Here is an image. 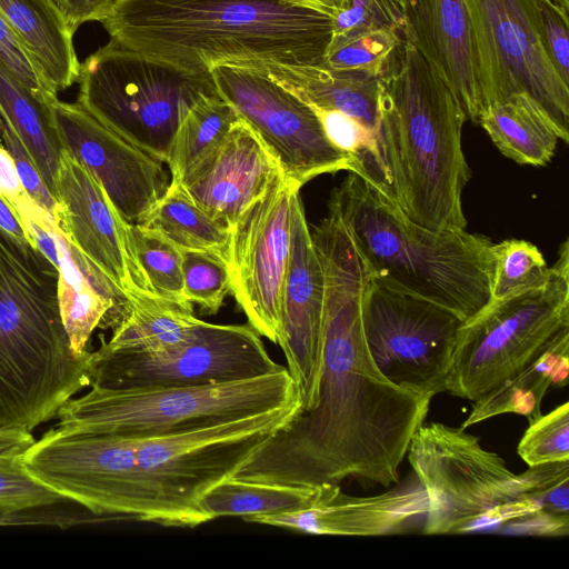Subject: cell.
<instances>
[{"label": "cell", "mask_w": 569, "mask_h": 569, "mask_svg": "<svg viewBox=\"0 0 569 569\" xmlns=\"http://www.w3.org/2000/svg\"><path fill=\"white\" fill-rule=\"evenodd\" d=\"M311 236L325 281L317 401L264 440L231 477L303 487L352 477L363 486L389 487L398 481L432 396L396 386L371 359L362 326L371 273L335 208Z\"/></svg>", "instance_id": "cell-1"}, {"label": "cell", "mask_w": 569, "mask_h": 569, "mask_svg": "<svg viewBox=\"0 0 569 569\" xmlns=\"http://www.w3.org/2000/svg\"><path fill=\"white\" fill-rule=\"evenodd\" d=\"M110 40L189 71L216 64H320L333 18L287 0H124Z\"/></svg>", "instance_id": "cell-2"}, {"label": "cell", "mask_w": 569, "mask_h": 569, "mask_svg": "<svg viewBox=\"0 0 569 569\" xmlns=\"http://www.w3.org/2000/svg\"><path fill=\"white\" fill-rule=\"evenodd\" d=\"M408 460L425 490L422 533H569V461L511 472L478 437L440 422L421 425Z\"/></svg>", "instance_id": "cell-3"}, {"label": "cell", "mask_w": 569, "mask_h": 569, "mask_svg": "<svg viewBox=\"0 0 569 569\" xmlns=\"http://www.w3.org/2000/svg\"><path fill=\"white\" fill-rule=\"evenodd\" d=\"M468 120L456 94L402 39L380 78L377 149L383 196L426 228L466 229L462 192L471 170L462 149Z\"/></svg>", "instance_id": "cell-4"}, {"label": "cell", "mask_w": 569, "mask_h": 569, "mask_svg": "<svg viewBox=\"0 0 569 569\" xmlns=\"http://www.w3.org/2000/svg\"><path fill=\"white\" fill-rule=\"evenodd\" d=\"M59 272L29 242L0 229V428L32 431L90 386L60 316Z\"/></svg>", "instance_id": "cell-5"}, {"label": "cell", "mask_w": 569, "mask_h": 569, "mask_svg": "<svg viewBox=\"0 0 569 569\" xmlns=\"http://www.w3.org/2000/svg\"><path fill=\"white\" fill-rule=\"evenodd\" d=\"M328 203L378 281L437 303L463 321L490 301L495 258L488 237L420 226L352 172Z\"/></svg>", "instance_id": "cell-6"}, {"label": "cell", "mask_w": 569, "mask_h": 569, "mask_svg": "<svg viewBox=\"0 0 569 569\" xmlns=\"http://www.w3.org/2000/svg\"><path fill=\"white\" fill-rule=\"evenodd\" d=\"M301 403L286 367L267 375L217 385L106 389L72 398L56 427L76 432L157 437L219 425Z\"/></svg>", "instance_id": "cell-7"}, {"label": "cell", "mask_w": 569, "mask_h": 569, "mask_svg": "<svg viewBox=\"0 0 569 569\" xmlns=\"http://www.w3.org/2000/svg\"><path fill=\"white\" fill-rule=\"evenodd\" d=\"M78 83L83 109L164 162L188 110L217 93L209 71L181 69L111 40L81 62Z\"/></svg>", "instance_id": "cell-8"}, {"label": "cell", "mask_w": 569, "mask_h": 569, "mask_svg": "<svg viewBox=\"0 0 569 569\" xmlns=\"http://www.w3.org/2000/svg\"><path fill=\"white\" fill-rule=\"evenodd\" d=\"M569 330V244L541 286L490 300L458 328L446 392L470 401L535 360Z\"/></svg>", "instance_id": "cell-9"}, {"label": "cell", "mask_w": 569, "mask_h": 569, "mask_svg": "<svg viewBox=\"0 0 569 569\" xmlns=\"http://www.w3.org/2000/svg\"><path fill=\"white\" fill-rule=\"evenodd\" d=\"M300 408L292 403L194 430L134 438L137 467L156 523L192 528L208 522L199 506L202 496L231 477Z\"/></svg>", "instance_id": "cell-10"}, {"label": "cell", "mask_w": 569, "mask_h": 569, "mask_svg": "<svg viewBox=\"0 0 569 569\" xmlns=\"http://www.w3.org/2000/svg\"><path fill=\"white\" fill-rule=\"evenodd\" d=\"M482 110L528 93L569 141V84L542 43L538 0H466ZM482 112V111H481Z\"/></svg>", "instance_id": "cell-11"}, {"label": "cell", "mask_w": 569, "mask_h": 569, "mask_svg": "<svg viewBox=\"0 0 569 569\" xmlns=\"http://www.w3.org/2000/svg\"><path fill=\"white\" fill-rule=\"evenodd\" d=\"M21 460L37 480L94 516L156 523L153 506L139 476L133 437L54 426Z\"/></svg>", "instance_id": "cell-12"}, {"label": "cell", "mask_w": 569, "mask_h": 569, "mask_svg": "<svg viewBox=\"0 0 569 569\" xmlns=\"http://www.w3.org/2000/svg\"><path fill=\"white\" fill-rule=\"evenodd\" d=\"M249 325L202 321L189 341L160 352H90V387L137 389L217 385L283 368Z\"/></svg>", "instance_id": "cell-13"}, {"label": "cell", "mask_w": 569, "mask_h": 569, "mask_svg": "<svg viewBox=\"0 0 569 569\" xmlns=\"http://www.w3.org/2000/svg\"><path fill=\"white\" fill-rule=\"evenodd\" d=\"M452 311L391 288L371 276L362 308L363 335L379 371L407 390L446 392L458 328Z\"/></svg>", "instance_id": "cell-14"}, {"label": "cell", "mask_w": 569, "mask_h": 569, "mask_svg": "<svg viewBox=\"0 0 569 569\" xmlns=\"http://www.w3.org/2000/svg\"><path fill=\"white\" fill-rule=\"evenodd\" d=\"M218 94L237 111L300 189L313 178L351 172L348 154L326 136L315 110L256 66L216 64L209 69Z\"/></svg>", "instance_id": "cell-15"}, {"label": "cell", "mask_w": 569, "mask_h": 569, "mask_svg": "<svg viewBox=\"0 0 569 569\" xmlns=\"http://www.w3.org/2000/svg\"><path fill=\"white\" fill-rule=\"evenodd\" d=\"M299 190L277 172L230 228V292L248 325L274 343L290 254L291 206Z\"/></svg>", "instance_id": "cell-16"}, {"label": "cell", "mask_w": 569, "mask_h": 569, "mask_svg": "<svg viewBox=\"0 0 569 569\" xmlns=\"http://www.w3.org/2000/svg\"><path fill=\"white\" fill-rule=\"evenodd\" d=\"M53 220L67 240L131 302L153 297L131 238V223L118 212L102 186L63 149L54 180Z\"/></svg>", "instance_id": "cell-17"}, {"label": "cell", "mask_w": 569, "mask_h": 569, "mask_svg": "<svg viewBox=\"0 0 569 569\" xmlns=\"http://www.w3.org/2000/svg\"><path fill=\"white\" fill-rule=\"evenodd\" d=\"M54 126L67 149L102 186L129 223H141L166 194V162L116 133L78 102H50Z\"/></svg>", "instance_id": "cell-18"}, {"label": "cell", "mask_w": 569, "mask_h": 569, "mask_svg": "<svg viewBox=\"0 0 569 569\" xmlns=\"http://www.w3.org/2000/svg\"><path fill=\"white\" fill-rule=\"evenodd\" d=\"M290 236L277 343L306 411L317 401L322 370L325 281L299 192L292 199Z\"/></svg>", "instance_id": "cell-19"}, {"label": "cell", "mask_w": 569, "mask_h": 569, "mask_svg": "<svg viewBox=\"0 0 569 569\" xmlns=\"http://www.w3.org/2000/svg\"><path fill=\"white\" fill-rule=\"evenodd\" d=\"M423 488L410 482L372 497H353L339 485H320L312 501L299 509L254 516L244 521L308 535L385 536L403 533L426 519Z\"/></svg>", "instance_id": "cell-20"}, {"label": "cell", "mask_w": 569, "mask_h": 569, "mask_svg": "<svg viewBox=\"0 0 569 569\" xmlns=\"http://www.w3.org/2000/svg\"><path fill=\"white\" fill-rule=\"evenodd\" d=\"M280 171L252 129L240 118L228 134L176 182L207 214L231 228Z\"/></svg>", "instance_id": "cell-21"}, {"label": "cell", "mask_w": 569, "mask_h": 569, "mask_svg": "<svg viewBox=\"0 0 569 569\" xmlns=\"http://www.w3.org/2000/svg\"><path fill=\"white\" fill-rule=\"evenodd\" d=\"M402 39L427 60L472 122L482 111L466 0H407Z\"/></svg>", "instance_id": "cell-22"}, {"label": "cell", "mask_w": 569, "mask_h": 569, "mask_svg": "<svg viewBox=\"0 0 569 569\" xmlns=\"http://www.w3.org/2000/svg\"><path fill=\"white\" fill-rule=\"evenodd\" d=\"M256 67L310 107L342 112L376 136L381 76L361 69H333L325 63Z\"/></svg>", "instance_id": "cell-23"}, {"label": "cell", "mask_w": 569, "mask_h": 569, "mask_svg": "<svg viewBox=\"0 0 569 569\" xmlns=\"http://www.w3.org/2000/svg\"><path fill=\"white\" fill-rule=\"evenodd\" d=\"M0 12L57 92L79 81L74 33L49 0H0Z\"/></svg>", "instance_id": "cell-24"}, {"label": "cell", "mask_w": 569, "mask_h": 569, "mask_svg": "<svg viewBox=\"0 0 569 569\" xmlns=\"http://www.w3.org/2000/svg\"><path fill=\"white\" fill-rule=\"evenodd\" d=\"M569 330L559 335L535 360L516 375L473 401L460 428L502 413L526 416L531 422L541 416V402L551 388L567 386Z\"/></svg>", "instance_id": "cell-25"}, {"label": "cell", "mask_w": 569, "mask_h": 569, "mask_svg": "<svg viewBox=\"0 0 569 569\" xmlns=\"http://www.w3.org/2000/svg\"><path fill=\"white\" fill-rule=\"evenodd\" d=\"M477 123L505 157L519 164L546 166L559 140L548 116L525 92L489 104Z\"/></svg>", "instance_id": "cell-26"}, {"label": "cell", "mask_w": 569, "mask_h": 569, "mask_svg": "<svg viewBox=\"0 0 569 569\" xmlns=\"http://www.w3.org/2000/svg\"><path fill=\"white\" fill-rule=\"evenodd\" d=\"M0 108L53 196L64 147L50 103L38 98L0 63Z\"/></svg>", "instance_id": "cell-27"}, {"label": "cell", "mask_w": 569, "mask_h": 569, "mask_svg": "<svg viewBox=\"0 0 569 569\" xmlns=\"http://www.w3.org/2000/svg\"><path fill=\"white\" fill-rule=\"evenodd\" d=\"M203 320L191 307L161 298L132 302L128 316L112 329L109 340L100 336L99 348L108 351L160 352L192 339Z\"/></svg>", "instance_id": "cell-28"}, {"label": "cell", "mask_w": 569, "mask_h": 569, "mask_svg": "<svg viewBox=\"0 0 569 569\" xmlns=\"http://www.w3.org/2000/svg\"><path fill=\"white\" fill-rule=\"evenodd\" d=\"M156 230L180 250L214 253L228 262L230 229L201 210L174 183L140 223Z\"/></svg>", "instance_id": "cell-29"}, {"label": "cell", "mask_w": 569, "mask_h": 569, "mask_svg": "<svg viewBox=\"0 0 569 569\" xmlns=\"http://www.w3.org/2000/svg\"><path fill=\"white\" fill-rule=\"evenodd\" d=\"M317 489L318 486H290L229 477L207 491L199 506L208 521L221 517L246 520L302 508L312 501Z\"/></svg>", "instance_id": "cell-30"}, {"label": "cell", "mask_w": 569, "mask_h": 569, "mask_svg": "<svg viewBox=\"0 0 569 569\" xmlns=\"http://www.w3.org/2000/svg\"><path fill=\"white\" fill-rule=\"evenodd\" d=\"M240 119L218 92L202 96L181 120L166 159L171 182L217 146Z\"/></svg>", "instance_id": "cell-31"}, {"label": "cell", "mask_w": 569, "mask_h": 569, "mask_svg": "<svg viewBox=\"0 0 569 569\" xmlns=\"http://www.w3.org/2000/svg\"><path fill=\"white\" fill-rule=\"evenodd\" d=\"M131 238L140 269L154 295L192 308L183 293L181 250L156 230L140 223H131Z\"/></svg>", "instance_id": "cell-32"}, {"label": "cell", "mask_w": 569, "mask_h": 569, "mask_svg": "<svg viewBox=\"0 0 569 569\" xmlns=\"http://www.w3.org/2000/svg\"><path fill=\"white\" fill-rule=\"evenodd\" d=\"M491 299L500 300L537 288L546 282L550 267L531 242L506 239L493 243Z\"/></svg>", "instance_id": "cell-33"}, {"label": "cell", "mask_w": 569, "mask_h": 569, "mask_svg": "<svg viewBox=\"0 0 569 569\" xmlns=\"http://www.w3.org/2000/svg\"><path fill=\"white\" fill-rule=\"evenodd\" d=\"M401 42V33L390 29L332 37L322 63L333 69H361L381 76Z\"/></svg>", "instance_id": "cell-34"}, {"label": "cell", "mask_w": 569, "mask_h": 569, "mask_svg": "<svg viewBox=\"0 0 569 569\" xmlns=\"http://www.w3.org/2000/svg\"><path fill=\"white\" fill-rule=\"evenodd\" d=\"M183 293L190 303L207 313H216L230 292L228 262L210 252L181 250Z\"/></svg>", "instance_id": "cell-35"}, {"label": "cell", "mask_w": 569, "mask_h": 569, "mask_svg": "<svg viewBox=\"0 0 569 569\" xmlns=\"http://www.w3.org/2000/svg\"><path fill=\"white\" fill-rule=\"evenodd\" d=\"M518 445V455L529 466L569 461V403L529 422Z\"/></svg>", "instance_id": "cell-36"}, {"label": "cell", "mask_w": 569, "mask_h": 569, "mask_svg": "<svg viewBox=\"0 0 569 569\" xmlns=\"http://www.w3.org/2000/svg\"><path fill=\"white\" fill-rule=\"evenodd\" d=\"M64 501L28 471L21 457H0V515L50 508Z\"/></svg>", "instance_id": "cell-37"}, {"label": "cell", "mask_w": 569, "mask_h": 569, "mask_svg": "<svg viewBox=\"0 0 569 569\" xmlns=\"http://www.w3.org/2000/svg\"><path fill=\"white\" fill-rule=\"evenodd\" d=\"M406 20L407 0H347L333 18L332 37L375 29L402 33Z\"/></svg>", "instance_id": "cell-38"}, {"label": "cell", "mask_w": 569, "mask_h": 569, "mask_svg": "<svg viewBox=\"0 0 569 569\" xmlns=\"http://www.w3.org/2000/svg\"><path fill=\"white\" fill-rule=\"evenodd\" d=\"M0 63L41 100L50 103L58 99V92L46 79L1 12Z\"/></svg>", "instance_id": "cell-39"}, {"label": "cell", "mask_w": 569, "mask_h": 569, "mask_svg": "<svg viewBox=\"0 0 569 569\" xmlns=\"http://www.w3.org/2000/svg\"><path fill=\"white\" fill-rule=\"evenodd\" d=\"M546 52L560 78L569 84V14L552 0H538Z\"/></svg>", "instance_id": "cell-40"}, {"label": "cell", "mask_w": 569, "mask_h": 569, "mask_svg": "<svg viewBox=\"0 0 569 569\" xmlns=\"http://www.w3.org/2000/svg\"><path fill=\"white\" fill-rule=\"evenodd\" d=\"M0 139L8 152L11 154L19 178L27 192L53 217L57 209V201L46 186L19 137L6 119L1 108Z\"/></svg>", "instance_id": "cell-41"}, {"label": "cell", "mask_w": 569, "mask_h": 569, "mask_svg": "<svg viewBox=\"0 0 569 569\" xmlns=\"http://www.w3.org/2000/svg\"><path fill=\"white\" fill-rule=\"evenodd\" d=\"M63 18L69 29H77L90 21L102 22L124 0H49Z\"/></svg>", "instance_id": "cell-42"}, {"label": "cell", "mask_w": 569, "mask_h": 569, "mask_svg": "<svg viewBox=\"0 0 569 569\" xmlns=\"http://www.w3.org/2000/svg\"><path fill=\"white\" fill-rule=\"evenodd\" d=\"M0 197L14 214L19 207L31 198L19 178L11 154L3 144H0Z\"/></svg>", "instance_id": "cell-43"}, {"label": "cell", "mask_w": 569, "mask_h": 569, "mask_svg": "<svg viewBox=\"0 0 569 569\" xmlns=\"http://www.w3.org/2000/svg\"><path fill=\"white\" fill-rule=\"evenodd\" d=\"M36 441L31 431L17 428H0V457H21Z\"/></svg>", "instance_id": "cell-44"}, {"label": "cell", "mask_w": 569, "mask_h": 569, "mask_svg": "<svg viewBox=\"0 0 569 569\" xmlns=\"http://www.w3.org/2000/svg\"><path fill=\"white\" fill-rule=\"evenodd\" d=\"M0 229L20 241L28 242L23 226L8 203L0 197Z\"/></svg>", "instance_id": "cell-45"}, {"label": "cell", "mask_w": 569, "mask_h": 569, "mask_svg": "<svg viewBox=\"0 0 569 569\" xmlns=\"http://www.w3.org/2000/svg\"><path fill=\"white\" fill-rule=\"evenodd\" d=\"M303 7H308L335 18L345 7L347 0H287Z\"/></svg>", "instance_id": "cell-46"}, {"label": "cell", "mask_w": 569, "mask_h": 569, "mask_svg": "<svg viewBox=\"0 0 569 569\" xmlns=\"http://www.w3.org/2000/svg\"><path fill=\"white\" fill-rule=\"evenodd\" d=\"M563 12L569 14V0H552Z\"/></svg>", "instance_id": "cell-47"}]
</instances>
